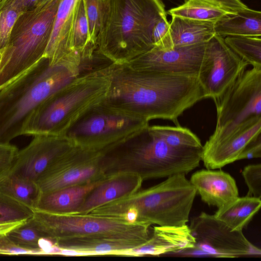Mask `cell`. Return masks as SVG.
Segmentation results:
<instances>
[{
	"mask_svg": "<svg viewBox=\"0 0 261 261\" xmlns=\"http://www.w3.org/2000/svg\"><path fill=\"white\" fill-rule=\"evenodd\" d=\"M17 148L10 143H0V180L7 175Z\"/></svg>",
	"mask_w": 261,
	"mask_h": 261,
	"instance_id": "37",
	"label": "cell"
},
{
	"mask_svg": "<svg viewBox=\"0 0 261 261\" xmlns=\"http://www.w3.org/2000/svg\"><path fill=\"white\" fill-rule=\"evenodd\" d=\"M143 180L133 173H120L101 180L86 196L76 214H87L110 202L137 191Z\"/></svg>",
	"mask_w": 261,
	"mask_h": 261,
	"instance_id": "19",
	"label": "cell"
},
{
	"mask_svg": "<svg viewBox=\"0 0 261 261\" xmlns=\"http://www.w3.org/2000/svg\"><path fill=\"white\" fill-rule=\"evenodd\" d=\"M0 254L43 255L40 251L29 250L15 245L7 235L0 236Z\"/></svg>",
	"mask_w": 261,
	"mask_h": 261,
	"instance_id": "38",
	"label": "cell"
},
{
	"mask_svg": "<svg viewBox=\"0 0 261 261\" xmlns=\"http://www.w3.org/2000/svg\"><path fill=\"white\" fill-rule=\"evenodd\" d=\"M261 206V199L246 195L218 208L214 216L232 230L242 231Z\"/></svg>",
	"mask_w": 261,
	"mask_h": 261,
	"instance_id": "25",
	"label": "cell"
},
{
	"mask_svg": "<svg viewBox=\"0 0 261 261\" xmlns=\"http://www.w3.org/2000/svg\"><path fill=\"white\" fill-rule=\"evenodd\" d=\"M109 86L103 102L115 109L149 122L178 118L204 98L197 76L138 69L126 63L106 69Z\"/></svg>",
	"mask_w": 261,
	"mask_h": 261,
	"instance_id": "1",
	"label": "cell"
},
{
	"mask_svg": "<svg viewBox=\"0 0 261 261\" xmlns=\"http://www.w3.org/2000/svg\"><path fill=\"white\" fill-rule=\"evenodd\" d=\"M226 44L252 67L261 68V36H229Z\"/></svg>",
	"mask_w": 261,
	"mask_h": 261,
	"instance_id": "29",
	"label": "cell"
},
{
	"mask_svg": "<svg viewBox=\"0 0 261 261\" xmlns=\"http://www.w3.org/2000/svg\"><path fill=\"white\" fill-rule=\"evenodd\" d=\"M33 214V208L0 191V223L28 220Z\"/></svg>",
	"mask_w": 261,
	"mask_h": 261,
	"instance_id": "31",
	"label": "cell"
},
{
	"mask_svg": "<svg viewBox=\"0 0 261 261\" xmlns=\"http://www.w3.org/2000/svg\"><path fill=\"white\" fill-rule=\"evenodd\" d=\"M91 45L96 48L105 10V0H84Z\"/></svg>",
	"mask_w": 261,
	"mask_h": 261,
	"instance_id": "33",
	"label": "cell"
},
{
	"mask_svg": "<svg viewBox=\"0 0 261 261\" xmlns=\"http://www.w3.org/2000/svg\"><path fill=\"white\" fill-rule=\"evenodd\" d=\"M215 22L172 16L169 32L170 48L208 41L216 34Z\"/></svg>",
	"mask_w": 261,
	"mask_h": 261,
	"instance_id": "23",
	"label": "cell"
},
{
	"mask_svg": "<svg viewBox=\"0 0 261 261\" xmlns=\"http://www.w3.org/2000/svg\"><path fill=\"white\" fill-rule=\"evenodd\" d=\"M70 49L82 56L90 50L96 49L90 43L84 0H79L76 6L71 33Z\"/></svg>",
	"mask_w": 261,
	"mask_h": 261,
	"instance_id": "30",
	"label": "cell"
},
{
	"mask_svg": "<svg viewBox=\"0 0 261 261\" xmlns=\"http://www.w3.org/2000/svg\"><path fill=\"white\" fill-rule=\"evenodd\" d=\"M80 54L71 51L53 62L42 58L0 88V143L21 136L31 113L47 98L87 74Z\"/></svg>",
	"mask_w": 261,
	"mask_h": 261,
	"instance_id": "2",
	"label": "cell"
},
{
	"mask_svg": "<svg viewBox=\"0 0 261 261\" xmlns=\"http://www.w3.org/2000/svg\"><path fill=\"white\" fill-rule=\"evenodd\" d=\"M248 64L215 34L206 42L197 79L204 98H219L245 71Z\"/></svg>",
	"mask_w": 261,
	"mask_h": 261,
	"instance_id": "13",
	"label": "cell"
},
{
	"mask_svg": "<svg viewBox=\"0 0 261 261\" xmlns=\"http://www.w3.org/2000/svg\"><path fill=\"white\" fill-rule=\"evenodd\" d=\"M21 14L11 6L3 5L0 7V50L6 47L12 29Z\"/></svg>",
	"mask_w": 261,
	"mask_h": 261,
	"instance_id": "34",
	"label": "cell"
},
{
	"mask_svg": "<svg viewBox=\"0 0 261 261\" xmlns=\"http://www.w3.org/2000/svg\"><path fill=\"white\" fill-rule=\"evenodd\" d=\"M234 12L236 11L226 9L205 0H186L181 5L170 9L167 13L171 16L216 22Z\"/></svg>",
	"mask_w": 261,
	"mask_h": 261,
	"instance_id": "26",
	"label": "cell"
},
{
	"mask_svg": "<svg viewBox=\"0 0 261 261\" xmlns=\"http://www.w3.org/2000/svg\"><path fill=\"white\" fill-rule=\"evenodd\" d=\"M195 240L189 225L159 226L151 228L146 242L133 249L122 252L120 255L158 256L176 253L194 247Z\"/></svg>",
	"mask_w": 261,
	"mask_h": 261,
	"instance_id": "17",
	"label": "cell"
},
{
	"mask_svg": "<svg viewBox=\"0 0 261 261\" xmlns=\"http://www.w3.org/2000/svg\"><path fill=\"white\" fill-rule=\"evenodd\" d=\"M1 51H0V61H1Z\"/></svg>",
	"mask_w": 261,
	"mask_h": 261,
	"instance_id": "45",
	"label": "cell"
},
{
	"mask_svg": "<svg viewBox=\"0 0 261 261\" xmlns=\"http://www.w3.org/2000/svg\"><path fill=\"white\" fill-rule=\"evenodd\" d=\"M261 157V137L249 144L239 156L238 160Z\"/></svg>",
	"mask_w": 261,
	"mask_h": 261,
	"instance_id": "39",
	"label": "cell"
},
{
	"mask_svg": "<svg viewBox=\"0 0 261 261\" xmlns=\"http://www.w3.org/2000/svg\"><path fill=\"white\" fill-rule=\"evenodd\" d=\"M214 101L216 126L206 143L218 141L248 120L261 116V68L245 70Z\"/></svg>",
	"mask_w": 261,
	"mask_h": 261,
	"instance_id": "10",
	"label": "cell"
},
{
	"mask_svg": "<svg viewBox=\"0 0 261 261\" xmlns=\"http://www.w3.org/2000/svg\"><path fill=\"white\" fill-rule=\"evenodd\" d=\"M201 200L218 208L239 196L234 178L222 170L202 169L194 172L189 180Z\"/></svg>",
	"mask_w": 261,
	"mask_h": 261,
	"instance_id": "18",
	"label": "cell"
},
{
	"mask_svg": "<svg viewBox=\"0 0 261 261\" xmlns=\"http://www.w3.org/2000/svg\"><path fill=\"white\" fill-rule=\"evenodd\" d=\"M26 221L22 220L0 223V236L7 235L13 229L23 224Z\"/></svg>",
	"mask_w": 261,
	"mask_h": 261,
	"instance_id": "42",
	"label": "cell"
},
{
	"mask_svg": "<svg viewBox=\"0 0 261 261\" xmlns=\"http://www.w3.org/2000/svg\"><path fill=\"white\" fill-rule=\"evenodd\" d=\"M165 14L161 0H105L97 52L112 63L128 62L153 47V28Z\"/></svg>",
	"mask_w": 261,
	"mask_h": 261,
	"instance_id": "4",
	"label": "cell"
},
{
	"mask_svg": "<svg viewBox=\"0 0 261 261\" xmlns=\"http://www.w3.org/2000/svg\"><path fill=\"white\" fill-rule=\"evenodd\" d=\"M226 9L232 11H238L248 7L240 0H205Z\"/></svg>",
	"mask_w": 261,
	"mask_h": 261,
	"instance_id": "41",
	"label": "cell"
},
{
	"mask_svg": "<svg viewBox=\"0 0 261 261\" xmlns=\"http://www.w3.org/2000/svg\"><path fill=\"white\" fill-rule=\"evenodd\" d=\"M48 1V0H39V2H38V4H37V5H39V4H42V3H44L46 2V1Z\"/></svg>",
	"mask_w": 261,
	"mask_h": 261,
	"instance_id": "43",
	"label": "cell"
},
{
	"mask_svg": "<svg viewBox=\"0 0 261 261\" xmlns=\"http://www.w3.org/2000/svg\"><path fill=\"white\" fill-rule=\"evenodd\" d=\"M60 0H48L22 13L1 51L0 88L43 58Z\"/></svg>",
	"mask_w": 261,
	"mask_h": 261,
	"instance_id": "7",
	"label": "cell"
},
{
	"mask_svg": "<svg viewBox=\"0 0 261 261\" xmlns=\"http://www.w3.org/2000/svg\"><path fill=\"white\" fill-rule=\"evenodd\" d=\"M216 35L261 36V12L247 8L229 13L215 22Z\"/></svg>",
	"mask_w": 261,
	"mask_h": 261,
	"instance_id": "24",
	"label": "cell"
},
{
	"mask_svg": "<svg viewBox=\"0 0 261 261\" xmlns=\"http://www.w3.org/2000/svg\"><path fill=\"white\" fill-rule=\"evenodd\" d=\"M201 148L172 147L147 125L121 144L104 153L101 167L106 178L133 173L143 180L187 174L200 164Z\"/></svg>",
	"mask_w": 261,
	"mask_h": 261,
	"instance_id": "3",
	"label": "cell"
},
{
	"mask_svg": "<svg viewBox=\"0 0 261 261\" xmlns=\"http://www.w3.org/2000/svg\"><path fill=\"white\" fill-rule=\"evenodd\" d=\"M206 42L166 49L153 46L125 63L138 69L197 77Z\"/></svg>",
	"mask_w": 261,
	"mask_h": 261,
	"instance_id": "15",
	"label": "cell"
},
{
	"mask_svg": "<svg viewBox=\"0 0 261 261\" xmlns=\"http://www.w3.org/2000/svg\"><path fill=\"white\" fill-rule=\"evenodd\" d=\"M7 236L11 241L17 246L42 252L38 246V241L40 238L44 237L36 227L31 218L11 230Z\"/></svg>",
	"mask_w": 261,
	"mask_h": 261,
	"instance_id": "32",
	"label": "cell"
},
{
	"mask_svg": "<svg viewBox=\"0 0 261 261\" xmlns=\"http://www.w3.org/2000/svg\"><path fill=\"white\" fill-rule=\"evenodd\" d=\"M261 116L241 125L223 139L202 146L201 160L208 169H218L238 161L246 147L260 136Z\"/></svg>",
	"mask_w": 261,
	"mask_h": 261,
	"instance_id": "16",
	"label": "cell"
},
{
	"mask_svg": "<svg viewBox=\"0 0 261 261\" xmlns=\"http://www.w3.org/2000/svg\"><path fill=\"white\" fill-rule=\"evenodd\" d=\"M39 1V0H7L1 6H11L23 13L36 7Z\"/></svg>",
	"mask_w": 261,
	"mask_h": 261,
	"instance_id": "40",
	"label": "cell"
},
{
	"mask_svg": "<svg viewBox=\"0 0 261 261\" xmlns=\"http://www.w3.org/2000/svg\"><path fill=\"white\" fill-rule=\"evenodd\" d=\"M148 124L103 102L86 112L64 136L75 145L104 154Z\"/></svg>",
	"mask_w": 261,
	"mask_h": 261,
	"instance_id": "9",
	"label": "cell"
},
{
	"mask_svg": "<svg viewBox=\"0 0 261 261\" xmlns=\"http://www.w3.org/2000/svg\"><path fill=\"white\" fill-rule=\"evenodd\" d=\"M7 0H0V7Z\"/></svg>",
	"mask_w": 261,
	"mask_h": 261,
	"instance_id": "44",
	"label": "cell"
},
{
	"mask_svg": "<svg viewBox=\"0 0 261 261\" xmlns=\"http://www.w3.org/2000/svg\"><path fill=\"white\" fill-rule=\"evenodd\" d=\"M170 23L166 14L163 15L154 25L152 35L153 46L161 49H170Z\"/></svg>",
	"mask_w": 261,
	"mask_h": 261,
	"instance_id": "36",
	"label": "cell"
},
{
	"mask_svg": "<svg viewBox=\"0 0 261 261\" xmlns=\"http://www.w3.org/2000/svg\"><path fill=\"white\" fill-rule=\"evenodd\" d=\"M108 86L106 68L80 76L34 110L21 136H64L86 112L104 101Z\"/></svg>",
	"mask_w": 261,
	"mask_h": 261,
	"instance_id": "6",
	"label": "cell"
},
{
	"mask_svg": "<svg viewBox=\"0 0 261 261\" xmlns=\"http://www.w3.org/2000/svg\"><path fill=\"white\" fill-rule=\"evenodd\" d=\"M44 238L54 242L81 238L114 237L147 242L151 225L128 222L124 217L58 214L33 208L31 218Z\"/></svg>",
	"mask_w": 261,
	"mask_h": 261,
	"instance_id": "8",
	"label": "cell"
},
{
	"mask_svg": "<svg viewBox=\"0 0 261 261\" xmlns=\"http://www.w3.org/2000/svg\"><path fill=\"white\" fill-rule=\"evenodd\" d=\"M197 194L186 174L167 177L150 188L110 202L89 214L99 216H121L134 212L137 222L159 226H182L189 221Z\"/></svg>",
	"mask_w": 261,
	"mask_h": 261,
	"instance_id": "5",
	"label": "cell"
},
{
	"mask_svg": "<svg viewBox=\"0 0 261 261\" xmlns=\"http://www.w3.org/2000/svg\"><path fill=\"white\" fill-rule=\"evenodd\" d=\"M189 226L194 246L175 253L178 255L227 258L261 255L260 249L242 231L230 229L214 215L202 212L193 218Z\"/></svg>",
	"mask_w": 261,
	"mask_h": 261,
	"instance_id": "11",
	"label": "cell"
},
{
	"mask_svg": "<svg viewBox=\"0 0 261 261\" xmlns=\"http://www.w3.org/2000/svg\"><path fill=\"white\" fill-rule=\"evenodd\" d=\"M103 153L74 145L52 163L36 181L40 195L106 178Z\"/></svg>",
	"mask_w": 261,
	"mask_h": 261,
	"instance_id": "12",
	"label": "cell"
},
{
	"mask_svg": "<svg viewBox=\"0 0 261 261\" xmlns=\"http://www.w3.org/2000/svg\"><path fill=\"white\" fill-rule=\"evenodd\" d=\"M0 191L35 208L40 196L36 182L13 175L0 180Z\"/></svg>",
	"mask_w": 261,
	"mask_h": 261,
	"instance_id": "27",
	"label": "cell"
},
{
	"mask_svg": "<svg viewBox=\"0 0 261 261\" xmlns=\"http://www.w3.org/2000/svg\"><path fill=\"white\" fill-rule=\"evenodd\" d=\"M79 1L60 0L52 33L43 58L54 61L71 51V33Z\"/></svg>",
	"mask_w": 261,
	"mask_h": 261,
	"instance_id": "21",
	"label": "cell"
},
{
	"mask_svg": "<svg viewBox=\"0 0 261 261\" xmlns=\"http://www.w3.org/2000/svg\"><path fill=\"white\" fill-rule=\"evenodd\" d=\"M74 145L63 135L33 136L27 146L18 150L7 175L36 182L52 163Z\"/></svg>",
	"mask_w": 261,
	"mask_h": 261,
	"instance_id": "14",
	"label": "cell"
},
{
	"mask_svg": "<svg viewBox=\"0 0 261 261\" xmlns=\"http://www.w3.org/2000/svg\"><path fill=\"white\" fill-rule=\"evenodd\" d=\"M151 130L169 145L179 148H201L203 145L197 136L187 128L149 125Z\"/></svg>",
	"mask_w": 261,
	"mask_h": 261,
	"instance_id": "28",
	"label": "cell"
},
{
	"mask_svg": "<svg viewBox=\"0 0 261 261\" xmlns=\"http://www.w3.org/2000/svg\"><path fill=\"white\" fill-rule=\"evenodd\" d=\"M145 243L140 240L114 237L73 238L55 242L60 248L80 252L84 255H120L122 252Z\"/></svg>",
	"mask_w": 261,
	"mask_h": 261,
	"instance_id": "20",
	"label": "cell"
},
{
	"mask_svg": "<svg viewBox=\"0 0 261 261\" xmlns=\"http://www.w3.org/2000/svg\"><path fill=\"white\" fill-rule=\"evenodd\" d=\"M242 174L248 189L247 195L261 199V164L245 166Z\"/></svg>",
	"mask_w": 261,
	"mask_h": 261,
	"instance_id": "35",
	"label": "cell"
},
{
	"mask_svg": "<svg viewBox=\"0 0 261 261\" xmlns=\"http://www.w3.org/2000/svg\"><path fill=\"white\" fill-rule=\"evenodd\" d=\"M100 181L75 185L41 194L35 208L58 214H75L87 194Z\"/></svg>",
	"mask_w": 261,
	"mask_h": 261,
	"instance_id": "22",
	"label": "cell"
}]
</instances>
